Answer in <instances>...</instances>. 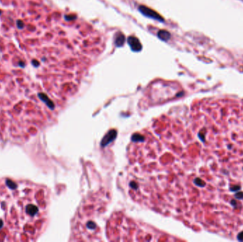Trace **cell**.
Instances as JSON below:
<instances>
[{
  "label": "cell",
  "instance_id": "cell-1",
  "mask_svg": "<svg viewBox=\"0 0 243 242\" xmlns=\"http://www.w3.org/2000/svg\"><path fill=\"white\" fill-rule=\"evenodd\" d=\"M139 10L143 15H144L146 17L155 19L156 21H164L163 17L160 14L156 13L155 11L152 10L151 9L146 7V6H140L139 7Z\"/></svg>",
  "mask_w": 243,
  "mask_h": 242
},
{
  "label": "cell",
  "instance_id": "cell-2",
  "mask_svg": "<svg viewBox=\"0 0 243 242\" xmlns=\"http://www.w3.org/2000/svg\"><path fill=\"white\" fill-rule=\"evenodd\" d=\"M127 42L129 43L131 49L135 52L140 51L142 49V46L140 41L135 36H129L127 38Z\"/></svg>",
  "mask_w": 243,
  "mask_h": 242
},
{
  "label": "cell",
  "instance_id": "cell-3",
  "mask_svg": "<svg viewBox=\"0 0 243 242\" xmlns=\"http://www.w3.org/2000/svg\"><path fill=\"white\" fill-rule=\"evenodd\" d=\"M38 97H39V99L41 100L42 102H43L44 103L46 104L48 106V107L51 109H53L55 108V105H54V103L52 102L51 100L48 98V97L47 96L46 94L44 93H38Z\"/></svg>",
  "mask_w": 243,
  "mask_h": 242
},
{
  "label": "cell",
  "instance_id": "cell-4",
  "mask_svg": "<svg viewBox=\"0 0 243 242\" xmlns=\"http://www.w3.org/2000/svg\"><path fill=\"white\" fill-rule=\"evenodd\" d=\"M26 212L29 216H34L38 212V208L34 205H28L26 207Z\"/></svg>",
  "mask_w": 243,
  "mask_h": 242
},
{
  "label": "cell",
  "instance_id": "cell-5",
  "mask_svg": "<svg viewBox=\"0 0 243 242\" xmlns=\"http://www.w3.org/2000/svg\"><path fill=\"white\" fill-rule=\"evenodd\" d=\"M157 36L161 41H168L171 38V33L166 30H160L158 32Z\"/></svg>",
  "mask_w": 243,
  "mask_h": 242
},
{
  "label": "cell",
  "instance_id": "cell-6",
  "mask_svg": "<svg viewBox=\"0 0 243 242\" xmlns=\"http://www.w3.org/2000/svg\"><path fill=\"white\" fill-rule=\"evenodd\" d=\"M125 42V37L122 33H118L115 36V45L116 46L121 47Z\"/></svg>",
  "mask_w": 243,
  "mask_h": 242
},
{
  "label": "cell",
  "instance_id": "cell-7",
  "mask_svg": "<svg viewBox=\"0 0 243 242\" xmlns=\"http://www.w3.org/2000/svg\"><path fill=\"white\" fill-rule=\"evenodd\" d=\"M6 185L11 190H15L17 187V185L16 184L15 182L14 181H12V180H9V179L6 180Z\"/></svg>",
  "mask_w": 243,
  "mask_h": 242
},
{
  "label": "cell",
  "instance_id": "cell-8",
  "mask_svg": "<svg viewBox=\"0 0 243 242\" xmlns=\"http://www.w3.org/2000/svg\"><path fill=\"white\" fill-rule=\"evenodd\" d=\"M16 26L19 29H23L24 28V23L22 20H17L16 21Z\"/></svg>",
  "mask_w": 243,
  "mask_h": 242
},
{
  "label": "cell",
  "instance_id": "cell-9",
  "mask_svg": "<svg viewBox=\"0 0 243 242\" xmlns=\"http://www.w3.org/2000/svg\"><path fill=\"white\" fill-rule=\"evenodd\" d=\"M31 64H32V65H33L34 67H38L39 65H40V63H39V62H38L36 59H33V60H31Z\"/></svg>",
  "mask_w": 243,
  "mask_h": 242
},
{
  "label": "cell",
  "instance_id": "cell-10",
  "mask_svg": "<svg viewBox=\"0 0 243 242\" xmlns=\"http://www.w3.org/2000/svg\"><path fill=\"white\" fill-rule=\"evenodd\" d=\"M19 66L20 67H22V68H24L26 67V64L24 61H19Z\"/></svg>",
  "mask_w": 243,
  "mask_h": 242
},
{
  "label": "cell",
  "instance_id": "cell-11",
  "mask_svg": "<svg viewBox=\"0 0 243 242\" xmlns=\"http://www.w3.org/2000/svg\"><path fill=\"white\" fill-rule=\"evenodd\" d=\"M3 226H4V222L1 219H0V229L3 227Z\"/></svg>",
  "mask_w": 243,
  "mask_h": 242
},
{
  "label": "cell",
  "instance_id": "cell-12",
  "mask_svg": "<svg viewBox=\"0 0 243 242\" xmlns=\"http://www.w3.org/2000/svg\"><path fill=\"white\" fill-rule=\"evenodd\" d=\"M1 11L0 10V15H1Z\"/></svg>",
  "mask_w": 243,
  "mask_h": 242
}]
</instances>
